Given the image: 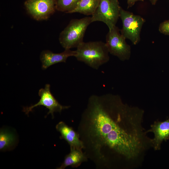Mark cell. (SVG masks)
<instances>
[{"label": "cell", "mask_w": 169, "mask_h": 169, "mask_svg": "<svg viewBox=\"0 0 169 169\" xmlns=\"http://www.w3.org/2000/svg\"><path fill=\"white\" fill-rule=\"evenodd\" d=\"M124 105L118 96L93 95L83 113L78 133L88 158L99 168L107 166L110 154L127 158L139 153L141 136L129 129Z\"/></svg>", "instance_id": "obj_1"}, {"label": "cell", "mask_w": 169, "mask_h": 169, "mask_svg": "<svg viewBox=\"0 0 169 169\" xmlns=\"http://www.w3.org/2000/svg\"><path fill=\"white\" fill-rule=\"evenodd\" d=\"M74 56L77 59L97 69L109 60V53L105 43L101 41L83 42L77 48Z\"/></svg>", "instance_id": "obj_2"}, {"label": "cell", "mask_w": 169, "mask_h": 169, "mask_svg": "<svg viewBox=\"0 0 169 169\" xmlns=\"http://www.w3.org/2000/svg\"><path fill=\"white\" fill-rule=\"evenodd\" d=\"M91 22V17L71 20L60 33L59 41L65 49L77 48L83 41L85 32Z\"/></svg>", "instance_id": "obj_3"}, {"label": "cell", "mask_w": 169, "mask_h": 169, "mask_svg": "<svg viewBox=\"0 0 169 169\" xmlns=\"http://www.w3.org/2000/svg\"><path fill=\"white\" fill-rule=\"evenodd\" d=\"M120 17L122 23L120 30L121 34L126 38L136 45L140 40V33L145 19L141 16L134 14L120 7Z\"/></svg>", "instance_id": "obj_4"}, {"label": "cell", "mask_w": 169, "mask_h": 169, "mask_svg": "<svg viewBox=\"0 0 169 169\" xmlns=\"http://www.w3.org/2000/svg\"><path fill=\"white\" fill-rule=\"evenodd\" d=\"M120 7L118 0H100L99 5L91 17L92 23L100 21L110 29L116 26L120 17Z\"/></svg>", "instance_id": "obj_5"}, {"label": "cell", "mask_w": 169, "mask_h": 169, "mask_svg": "<svg viewBox=\"0 0 169 169\" xmlns=\"http://www.w3.org/2000/svg\"><path fill=\"white\" fill-rule=\"evenodd\" d=\"M120 31L116 26L109 29L106 36L105 44L109 53L124 61L129 59L131 47Z\"/></svg>", "instance_id": "obj_6"}, {"label": "cell", "mask_w": 169, "mask_h": 169, "mask_svg": "<svg viewBox=\"0 0 169 169\" xmlns=\"http://www.w3.org/2000/svg\"><path fill=\"white\" fill-rule=\"evenodd\" d=\"M38 94L40 99L37 103L30 106L23 108V111L26 114L28 115L35 107L43 105L49 110L47 115L51 114L53 118L54 112L60 113L63 110L68 109L70 107L63 106L59 103L51 92L49 84H47L44 88L40 89Z\"/></svg>", "instance_id": "obj_7"}, {"label": "cell", "mask_w": 169, "mask_h": 169, "mask_svg": "<svg viewBox=\"0 0 169 169\" xmlns=\"http://www.w3.org/2000/svg\"><path fill=\"white\" fill-rule=\"evenodd\" d=\"M24 5L28 13L37 20L47 19L56 9L55 0H27Z\"/></svg>", "instance_id": "obj_8"}, {"label": "cell", "mask_w": 169, "mask_h": 169, "mask_svg": "<svg viewBox=\"0 0 169 169\" xmlns=\"http://www.w3.org/2000/svg\"><path fill=\"white\" fill-rule=\"evenodd\" d=\"M56 128L60 134V138L64 139L69 144L70 149L83 150L84 145L79 134L64 122L60 121L56 126Z\"/></svg>", "instance_id": "obj_9"}, {"label": "cell", "mask_w": 169, "mask_h": 169, "mask_svg": "<svg viewBox=\"0 0 169 169\" xmlns=\"http://www.w3.org/2000/svg\"><path fill=\"white\" fill-rule=\"evenodd\" d=\"M75 54V51H72L70 49H65L60 53H53L49 50H44L40 55L42 69L44 70L55 64L65 62L69 57H74Z\"/></svg>", "instance_id": "obj_10"}, {"label": "cell", "mask_w": 169, "mask_h": 169, "mask_svg": "<svg viewBox=\"0 0 169 169\" xmlns=\"http://www.w3.org/2000/svg\"><path fill=\"white\" fill-rule=\"evenodd\" d=\"M151 131L154 134L152 143L156 150L159 149L162 142L169 138V119L157 122L151 126Z\"/></svg>", "instance_id": "obj_11"}, {"label": "cell", "mask_w": 169, "mask_h": 169, "mask_svg": "<svg viewBox=\"0 0 169 169\" xmlns=\"http://www.w3.org/2000/svg\"><path fill=\"white\" fill-rule=\"evenodd\" d=\"M88 158L82 150L70 149V152L65 157L64 162L58 169H64L68 166L77 167L82 163L86 161Z\"/></svg>", "instance_id": "obj_12"}, {"label": "cell", "mask_w": 169, "mask_h": 169, "mask_svg": "<svg viewBox=\"0 0 169 169\" xmlns=\"http://www.w3.org/2000/svg\"><path fill=\"white\" fill-rule=\"evenodd\" d=\"M100 0H81L71 13H78L86 15H92L97 8Z\"/></svg>", "instance_id": "obj_13"}, {"label": "cell", "mask_w": 169, "mask_h": 169, "mask_svg": "<svg viewBox=\"0 0 169 169\" xmlns=\"http://www.w3.org/2000/svg\"><path fill=\"white\" fill-rule=\"evenodd\" d=\"M81 0H55L56 8L67 13H71Z\"/></svg>", "instance_id": "obj_14"}, {"label": "cell", "mask_w": 169, "mask_h": 169, "mask_svg": "<svg viewBox=\"0 0 169 169\" xmlns=\"http://www.w3.org/2000/svg\"><path fill=\"white\" fill-rule=\"evenodd\" d=\"M15 140L14 135L6 130H1L0 132V150L4 151L8 148Z\"/></svg>", "instance_id": "obj_15"}, {"label": "cell", "mask_w": 169, "mask_h": 169, "mask_svg": "<svg viewBox=\"0 0 169 169\" xmlns=\"http://www.w3.org/2000/svg\"><path fill=\"white\" fill-rule=\"evenodd\" d=\"M159 32L164 34L169 35V20L160 23L159 27Z\"/></svg>", "instance_id": "obj_16"}, {"label": "cell", "mask_w": 169, "mask_h": 169, "mask_svg": "<svg viewBox=\"0 0 169 169\" xmlns=\"http://www.w3.org/2000/svg\"><path fill=\"white\" fill-rule=\"evenodd\" d=\"M128 4V8L133 6L135 3L137 1H144V0H127Z\"/></svg>", "instance_id": "obj_17"}, {"label": "cell", "mask_w": 169, "mask_h": 169, "mask_svg": "<svg viewBox=\"0 0 169 169\" xmlns=\"http://www.w3.org/2000/svg\"><path fill=\"white\" fill-rule=\"evenodd\" d=\"M158 0H150L151 3L153 5H155Z\"/></svg>", "instance_id": "obj_18"}]
</instances>
